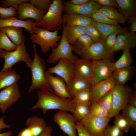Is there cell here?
<instances>
[{"label":"cell","mask_w":136,"mask_h":136,"mask_svg":"<svg viewBox=\"0 0 136 136\" xmlns=\"http://www.w3.org/2000/svg\"><path fill=\"white\" fill-rule=\"evenodd\" d=\"M38 100L31 109H41L44 114L51 110L58 109L73 113L76 103L72 98L63 99L54 93L40 90L37 92Z\"/></svg>","instance_id":"1"},{"label":"cell","mask_w":136,"mask_h":136,"mask_svg":"<svg viewBox=\"0 0 136 136\" xmlns=\"http://www.w3.org/2000/svg\"><path fill=\"white\" fill-rule=\"evenodd\" d=\"M32 46L34 58L30 69L31 74V82L28 92H30L35 89H39L53 93L47 79L45 61L38 54L36 45L33 44Z\"/></svg>","instance_id":"2"},{"label":"cell","mask_w":136,"mask_h":136,"mask_svg":"<svg viewBox=\"0 0 136 136\" xmlns=\"http://www.w3.org/2000/svg\"><path fill=\"white\" fill-rule=\"evenodd\" d=\"M59 29L51 31L35 26L32 28L33 32L30 35L29 38L33 44H37L40 46L42 53L46 54L59 44L61 37L58 35Z\"/></svg>","instance_id":"3"},{"label":"cell","mask_w":136,"mask_h":136,"mask_svg":"<svg viewBox=\"0 0 136 136\" xmlns=\"http://www.w3.org/2000/svg\"><path fill=\"white\" fill-rule=\"evenodd\" d=\"M63 8L62 0H53L49 8L41 20L36 22V26L49 30L60 29L63 23L62 13Z\"/></svg>","instance_id":"4"},{"label":"cell","mask_w":136,"mask_h":136,"mask_svg":"<svg viewBox=\"0 0 136 136\" xmlns=\"http://www.w3.org/2000/svg\"><path fill=\"white\" fill-rule=\"evenodd\" d=\"M25 39L24 36L21 43L14 50L8 51L3 50L0 52V58H3L4 60L2 71H6L11 69L14 65L21 61L24 62L27 67L30 69L32 60L26 49Z\"/></svg>","instance_id":"5"},{"label":"cell","mask_w":136,"mask_h":136,"mask_svg":"<svg viewBox=\"0 0 136 136\" xmlns=\"http://www.w3.org/2000/svg\"><path fill=\"white\" fill-rule=\"evenodd\" d=\"M63 25L60 42L56 47L52 48V52L47 60L49 63L55 64L62 59H69L74 63L78 58L73 53L72 45L69 42L66 38L65 24L63 23Z\"/></svg>","instance_id":"6"},{"label":"cell","mask_w":136,"mask_h":136,"mask_svg":"<svg viewBox=\"0 0 136 136\" xmlns=\"http://www.w3.org/2000/svg\"><path fill=\"white\" fill-rule=\"evenodd\" d=\"M132 89L128 86L116 85L112 92V107L110 114V118L119 114L128 104L132 93Z\"/></svg>","instance_id":"7"},{"label":"cell","mask_w":136,"mask_h":136,"mask_svg":"<svg viewBox=\"0 0 136 136\" xmlns=\"http://www.w3.org/2000/svg\"><path fill=\"white\" fill-rule=\"evenodd\" d=\"M112 59L91 60L92 64V86L98 82L112 76L114 71Z\"/></svg>","instance_id":"8"},{"label":"cell","mask_w":136,"mask_h":136,"mask_svg":"<svg viewBox=\"0 0 136 136\" xmlns=\"http://www.w3.org/2000/svg\"><path fill=\"white\" fill-rule=\"evenodd\" d=\"M110 119L95 117L89 114L80 122L92 136H105L104 130Z\"/></svg>","instance_id":"9"},{"label":"cell","mask_w":136,"mask_h":136,"mask_svg":"<svg viewBox=\"0 0 136 136\" xmlns=\"http://www.w3.org/2000/svg\"><path fill=\"white\" fill-rule=\"evenodd\" d=\"M53 120L68 136H78L76 121L73 115L67 111L59 110L54 115Z\"/></svg>","instance_id":"10"},{"label":"cell","mask_w":136,"mask_h":136,"mask_svg":"<svg viewBox=\"0 0 136 136\" xmlns=\"http://www.w3.org/2000/svg\"><path fill=\"white\" fill-rule=\"evenodd\" d=\"M46 72L51 74H56L61 77L67 85L74 77V63L69 59H61L55 66L47 68Z\"/></svg>","instance_id":"11"},{"label":"cell","mask_w":136,"mask_h":136,"mask_svg":"<svg viewBox=\"0 0 136 136\" xmlns=\"http://www.w3.org/2000/svg\"><path fill=\"white\" fill-rule=\"evenodd\" d=\"M80 55L82 58L90 60H113L114 57V52L107 48L103 40L93 43Z\"/></svg>","instance_id":"12"},{"label":"cell","mask_w":136,"mask_h":136,"mask_svg":"<svg viewBox=\"0 0 136 136\" xmlns=\"http://www.w3.org/2000/svg\"><path fill=\"white\" fill-rule=\"evenodd\" d=\"M21 97L19 85L15 83L0 91V109L3 113L18 101Z\"/></svg>","instance_id":"13"},{"label":"cell","mask_w":136,"mask_h":136,"mask_svg":"<svg viewBox=\"0 0 136 136\" xmlns=\"http://www.w3.org/2000/svg\"><path fill=\"white\" fill-rule=\"evenodd\" d=\"M63 11L66 13H75L90 18L92 14L101 6L94 0L81 5L72 4L69 1H63Z\"/></svg>","instance_id":"14"},{"label":"cell","mask_w":136,"mask_h":136,"mask_svg":"<svg viewBox=\"0 0 136 136\" xmlns=\"http://www.w3.org/2000/svg\"><path fill=\"white\" fill-rule=\"evenodd\" d=\"M46 12V11L37 9L30 3L23 2L18 6L17 18L22 20L32 19L37 22L41 20Z\"/></svg>","instance_id":"15"},{"label":"cell","mask_w":136,"mask_h":136,"mask_svg":"<svg viewBox=\"0 0 136 136\" xmlns=\"http://www.w3.org/2000/svg\"><path fill=\"white\" fill-rule=\"evenodd\" d=\"M74 63V78L86 80L91 83L92 70L91 60L78 58Z\"/></svg>","instance_id":"16"},{"label":"cell","mask_w":136,"mask_h":136,"mask_svg":"<svg viewBox=\"0 0 136 136\" xmlns=\"http://www.w3.org/2000/svg\"><path fill=\"white\" fill-rule=\"evenodd\" d=\"M136 46L135 32L127 31L117 34L113 52L134 49Z\"/></svg>","instance_id":"17"},{"label":"cell","mask_w":136,"mask_h":136,"mask_svg":"<svg viewBox=\"0 0 136 136\" xmlns=\"http://www.w3.org/2000/svg\"><path fill=\"white\" fill-rule=\"evenodd\" d=\"M116 85L111 76L92 85L91 87L92 101L98 102Z\"/></svg>","instance_id":"18"},{"label":"cell","mask_w":136,"mask_h":136,"mask_svg":"<svg viewBox=\"0 0 136 136\" xmlns=\"http://www.w3.org/2000/svg\"><path fill=\"white\" fill-rule=\"evenodd\" d=\"M47 76L54 94L62 98H72L67 91V85L62 78L58 76H54L47 73Z\"/></svg>","instance_id":"19"},{"label":"cell","mask_w":136,"mask_h":136,"mask_svg":"<svg viewBox=\"0 0 136 136\" xmlns=\"http://www.w3.org/2000/svg\"><path fill=\"white\" fill-rule=\"evenodd\" d=\"M34 20L28 19L22 20L17 17H12L5 19L0 18V28L6 26L18 27L24 28L30 35L32 33L33 28L36 26Z\"/></svg>","instance_id":"20"},{"label":"cell","mask_w":136,"mask_h":136,"mask_svg":"<svg viewBox=\"0 0 136 136\" xmlns=\"http://www.w3.org/2000/svg\"><path fill=\"white\" fill-rule=\"evenodd\" d=\"M135 67L132 65L114 71L112 77L116 85H124L135 74Z\"/></svg>","instance_id":"21"},{"label":"cell","mask_w":136,"mask_h":136,"mask_svg":"<svg viewBox=\"0 0 136 136\" xmlns=\"http://www.w3.org/2000/svg\"><path fill=\"white\" fill-rule=\"evenodd\" d=\"M91 24L96 27L99 31L103 40H105L110 35L116 32L118 34L124 33L127 31L129 28L128 26L121 27L118 24H102L95 22L92 20Z\"/></svg>","instance_id":"22"},{"label":"cell","mask_w":136,"mask_h":136,"mask_svg":"<svg viewBox=\"0 0 136 136\" xmlns=\"http://www.w3.org/2000/svg\"><path fill=\"white\" fill-rule=\"evenodd\" d=\"M64 23L66 26H79L86 27L91 24L92 20L90 17L79 14L66 13L63 15Z\"/></svg>","instance_id":"23"},{"label":"cell","mask_w":136,"mask_h":136,"mask_svg":"<svg viewBox=\"0 0 136 136\" xmlns=\"http://www.w3.org/2000/svg\"><path fill=\"white\" fill-rule=\"evenodd\" d=\"M25 124L30 130L33 136H39L47 126L44 118L36 116L28 118Z\"/></svg>","instance_id":"24"},{"label":"cell","mask_w":136,"mask_h":136,"mask_svg":"<svg viewBox=\"0 0 136 136\" xmlns=\"http://www.w3.org/2000/svg\"><path fill=\"white\" fill-rule=\"evenodd\" d=\"M118 11L127 19L136 15V1L116 0Z\"/></svg>","instance_id":"25"},{"label":"cell","mask_w":136,"mask_h":136,"mask_svg":"<svg viewBox=\"0 0 136 136\" xmlns=\"http://www.w3.org/2000/svg\"><path fill=\"white\" fill-rule=\"evenodd\" d=\"M20 77V75L13 69L0 71V91L5 87L17 83Z\"/></svg>","instance_id":"26"},{"label":"cell","mask_w":136,"mask_h":136,"mask_svg":"<svg viewBox=\"0 0 136 136\" xmlns=\"http://www.w3.org/2000/svg\"><path fill=\"white\" fill-rule=\"evenodd\" d=\"M97 11L108 18L116 22L118 24L124 25L127 20L115 7L101 6Z\"/></svg>","instance_id":"27"},{"label":"cell","mask_w":136,"mask_h":136,"mask_svg":"<svg viewBox=\"0 0 136 136\" xmlns=\"http://www.w3.org/2000/svg\"><path fill=\"white\" fill-rule=\"evenodd\" d=\"M92 86L91 82L86 80L74 78L67 85V91L72 98L75 94L84 89Z\"/></svg>","instance_id":"28"},{"label":"cell","mask_w":136,"mask_h":136,"mask_svg":"<svg viewBox=\"0 0 136 136\" xmlns=\"http://www.w3.org/2000/svg\"><path fill=\"white\" fill-rule=\"evenodd\" d=\"M22 28L15 26H6L0 28L4 32L12 43L16 46L21 43L24 36Z\"/></svg>","instance_id":"29"},{"label":"cell","mask_w":136,"mask_h":136,"mask_svg":"<svg viewBox=\"0 0 136 136\" xmlns=\"http://www.w3.org/2000/svg\"><path fill=\"white\" fill-rule=\"evenodd\" d=\"M94 43L89 36L86 34H84L72 45V50L77 54L80 55Z\"/></svg>","instance_id":"30"},{"label":"cell","mask_w":136,"mask_h":136,"mask_svg":"<svg viewBox=\"0 0 136 136\" xmlns=\"http://www.w3.org/2000/svg\"><path fill=\"white\" fill-rule=\"evenodd\" d=\"M65 27L66 38L69 42L71 45L73 44L80 36L85 34V27L65 25Z\"/></svg>","instance_id":"31"},{"label":"cell","mask_w":136,"mask_h":136,"mask_svg":"<svg viewBox=\"0 0 136 136\" xmlns=\"http://www.w3.org/2000/svg\"><path fill=\"white\" fill-rule=\"evenodd\" d=\"M133 63L132 56L130 53V49H126L123 50L122 54L118 59L113 63L114 71L130 66Z\"/></svg>","instance_id":"32"},{"label":"cell","mask_w":136,"mask_h":136,"mask_svg":"<svg viewBox=\"0 0 136 136\" xmlns=\"http://www.w3.org/2000/svg\"><path fill=\"white\" fill-rule=\"evenodd\" d=\"M122 115L129 122L130 128L136 130V107L127 104L122 110Z\"/></svg>","instance_id":"33"},{"label":"cell","mask_w":136,"mask_h":136,"mask_svg":"<svg viewBox=\"0 0 136 136\" xmlns=\"http://www.w3.org/2000/svg\"><path fill=\"white\" fill-rule=\"evenodd\" d=\"M90 105L76 103L73 114L76 122L80 121L89 114Z\"/></svg>","instance_id":"34"},{"label":"cell","mask_w":136,"mask_h":136,"mask_svg":"<svg viewBox=\"0 0 136 136\" xmlns=\"http://www.w3.org/2000/svg\"><path fill=\"white\" fill-rule=\"evenodd\" d=\"M91 87L84 89L77 92L72 99L76 103L90 105L92 101Z\"/></svg>","instance_id":"35"},{"label":"cell","mask_w":136,"mask_h":136,"mask_svg":"<svg viewBox=\"0 0 136 136\" xmlns=\"http://www.w3.org/2000/svg\"><path fill=\"white\" fill-rule=\"evenodd\" d=\"M90 114L93 116L100 117L109 118L110 113L98 102L92 101L90 105Z\"/></svg>","instance_id":"36"},{"label":"cell","mask_w":136,"mask_h":136,"mask_svg":"<svg viewBox=\"0 0 136 136\" xmlns=\"http://www.w3.org/2000/svg\"><path fill=\"white\" fill-rule=\"evenodd\" d=\"M17 46L14 44L6 33L0 30V48L5 51H11L15 50Z\"/></svg>","instance_id":"37"},{"label":"cell","mask_w":136,"mask_h":136,"mask_svg":"<svg viewBox=\"0 0 136 136\" xmlns=\"http://www.w3.org/2000/svg\"><path fill=\"white\" fill-rule=\"evenodd\" d=\"M113 123L114 125L124 132L127 133L130 128L128 120L122 115L118 114L115 116Z\"/></svg>","instance_id":"38"},{"label":"cell","mask_w":136,"mask_h":136,"mask_svg":"<svg viewBox=\"0 0 136 136\" xmlns=\"http://www.w3.org/2000/svg\"><path fill=\"white\" fill-rule=\"evenodd\" d=\"M85 34L89 36L94 43L99 42L103 40L99 31L91 24L85 27Z\"/></svg>","instance_id":"39"},{"label":"cell","mask_w":136,"mask_h":136,"mask_svg":"<svg viewBox=\"0 0 136 136\" xmlns=\"http://www.w3.org/2000/svg\"><path fill=\"white\" fill-rule=\"evenodd\" d=\"M90 18L93 21L101 23L112 24H118L116 22L108 18L97 11L93 13Z\"/></svg>","instance_id":"40"},{"label":"cell","mask_w":136,"mask_h":136,"mask_svg":"<svg viewBox=\"0 0 136 136\" xmlns=\"http://www.w3.org/2000/svg\"><path fill=\"white\" fill-rule=\"evenodd\" d=\"M113 89L101 98L98 102L107 110L110 114L112 107Z\"/></svg>","instance_id":"41"},{"label":"cell","mask_w":136,"mask_h":136,"mask_svg":"<svg viewBox=\"0 0 136 136\" xmlns=\"http://www.w3.org/2000/svg\"><path fill=\"white\" fill-rule=\"evenodd\" d=\"M17 17V11L14 8L0 7V18L1 19H5Z\"/></svg>","instance_id":"42"},{"label":"cell","mask_w":136,"mask_h":136,"mask_svg":"<svg viewBox=\"0 0 136 136\" xmlns=\"http://www.w3.org/2000/svg\"><path fill=\"white\" fill-rule=\"evenodd\" d=\"M52 0H30V3L39 9L47 11L49 8Z\"/></svg>","instance_id":"43"},{"label":"cell","mask_w":136,"mask_h":136,"mask_svg":"<svg viewBox=\"0 0 136 136\" xmlns=\"http://www.w3.org/2000/svg\"><path fill=\"white\" fill-rule=\"evenodd\" d=\"M124 133L115 125L108 124L105 129L104 134L105 136H123Z\"/></svg>","instance_id":"44"},{"label":"cell","mask_w":136,"mask_h":136,"mask_svg":"<svg viewBox=\"0 0 136 136\" xmlns=\"http://www.w3.org/2000/svg\"><path fill=\"white\" fill-rule=\"evenodd\" d=\"M28 0H2L1 4L2 7L5 8L13 7L17 11L19 5L23 2H28Z\"/></svg>","instance_id":"45"},{"label":"cell","mask_w":136,"mask_h":136,"mask_svg":"<svg viewBox=\"0 0 136 136\" xmlns=\"http://www.w3.org/2000/svg\"><path fill=\"white\" fill-rule=\"evenodd\" d=\"M118 34L116 32L111 34L108 36L104 40V43L106 47L109 50L113 52Z\"/></svg>","instance_id":"46"},{"label":"cell","mask_w":136,"mask_h":136,"mask_svg":"<svg viewBox=\"0 0 136 136\" xmlns=\"http://www.w3.org/2000/svg\"><path fill=\"white\" fill-rule=\"evenodd\" d=\"M101 6L117 8L118 4L116 0H94Z\"/></svg>","instance_id":"47"},{"label":"cell","mask_w":136,"mask_h":136,"mask_svg":"<svg viewBox=\"0 0 136 136\" xmlns=\"http://www.w3.org/2000/svg\"><path fill=\"white\" fill-rule=\"evenodd\" d=\"M78 136H92L80 122H76Z\"/></svg>","instance_id":"48"},{"label":"cell","mask_w":136,"mask_h":136,"mask_svg":"<svg viewBox=\"0 0 136 136\" xmlns=\"http://www.w3.org/2000/svg\"><path fill=\"white\" fill-rule=\"evenodd\" d=\"M128 23L130 24L129 29L130 31L135 32L136 31V15L132 16L128 19Z\"/></svg>","instance_id":"49"},{"label":"cell","mask_w":136,"mask_h":136,"mask_svg":"<svg viewBox=\"0 0 136 136\" xmlns=\"http://www.w3.org/2000/svg\"><path fill=\"white\" fill-rule=\"evenodd\" d=\"M17 136H33L29 128L26 127L24 128L20 131Z\"/></svg>","instance_id":"50"},{"label":"cell","mask_w":136,"mask_h":136,"mask_svg":"<svg viewBox=\"0 0 136 136\" xmlns=\"http://www.w3.org/2000/svg\"><path fill=\"white\" fill-rule=\"evenodd\" d=\"M5 117L4 116L0 117V133L4 129L9 128L11 127L10 125L5 123Z\"/></svg>","instance_id":"51"},{"label":"cell","mask_w":136,"mask_h":136,"mask_svg":"<svg viewBox=\"0 0 136 136\" xmlns=\"http://www.w3.org/2000/svg\"><path fill=\"white\" fill-rule=\"evenodd\" d=\"M52 127L49 125H47L43 132L39 136H52Z\"/></svg>","instance_id":"52"},{"label":"cell","mask_w":136,"mask_h":136,"mask_svg":"<svg viewBox=\"0 0 136 136\" xmlns=\"http://www.w3.org/2000/svg\"><path fill=\"white\" fill-rule=\"evenodd\" d=\"M128 104L136 107V92L134 91L133 92L130 98Z\"/></svg>","instance_id":"53"},{"label":"cell","mask_w":136,"mask_h":136,"mask_svg":"<svg viewBox=\"0 0 136 136\" xmlns=\"http://www.w3.org/2000/svg\"><path fill=\"white\" fill-rule=\"evenodd\" d=\"M90 0H71L69 2L71 4L77 5H79L85 4Z\"/></svg>","instance_id":"54"},{"label":"cell","mask_w":136,"mask_h":136,"mask_svg":"<svg viewBox=\"0 0 136 136\" xmlns=\"http://www.w3.org/2000/svg\"><path fill=\"white\" fill-rule=\"evenodd\" d=\"M13 134L11 131H8L2 133H0V136H11Z\"/></svg>","instance_id":"55"},{"label":"cell","mask_w":136,"mask_h":136,"mask_svg":"<svg viewBox=\"0 0 136 136\" xmlns=\"http://www.w3.org/2000/svg\"><path fill=\"white\" fill-rule=\"evenodd\" d=\"M3 50L1 48H0V52L2 50Z\"/></svg>","instance_id":"56"}]
</instances>
